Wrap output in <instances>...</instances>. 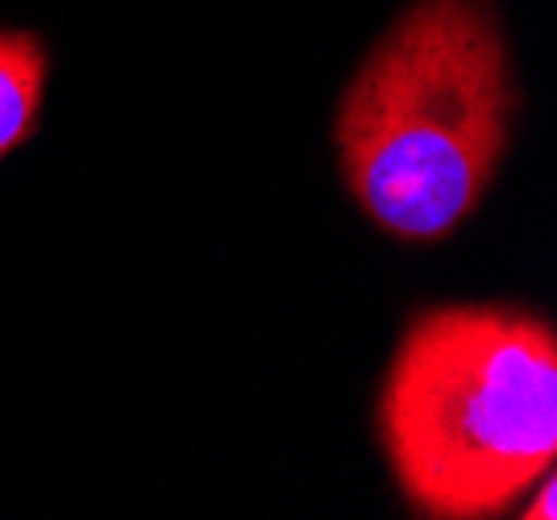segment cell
<instances>
[{
	"label": "cell",
	"instance_id": "obj_1",
	"mask_svg": "<svg viewBox=\"0 0 557 520\" xmlns=\"http://www.w3.org/2000/svg\"><path fill=\"white\" fill-rule=\"evenodd\" d=\"M511 113L508 47L487 0H417L337 113L354 200L404 242L454 234L508 150Z\"/></svg>",
	"mask_w": 557,
	"mask_h": 520
},
{
	"label": "cell",
	"instance_id": "obj_4",
	"mask_svg": "<svg viewBox=\"0 0 557 520\" xmlns=\"http://www.w3.org/2000/svg\"><path fill=\"white\" fill-rule=\"evenodd\" d=\"M524 517H536V520L554 517V479H549V474H541V499L529 504V512H524Z\"/></svg>",
	"mask_w": 557,
	"mask_h": 520
},
{
	"label": "cell",
	"instance_id": "obj_2",
	"mask_svg": "<svg viewBox=\"0 0 557 520\" xmlns=\"http://www.w3.org/2000/svg\"><path fill=\"white\" fill-rule=\"evenodd\" d=\"M404 496L429 517L504 512L557 454V342L511 308H437L408 330L379 400Z\"/></svg>",
	"mask_w": 557,
	"mask_h": 520
},
{
	"label": "cell",
	"instance_id": "obj_3",
	"mask_svg": "<svg viewBox=\"0 0 557 520\" xmlns=\"http://www.w3.org/2000/svg\"><path fill=\"white\" fill-rule=\"evenodd\" d=\"M47 47L34 34L0 29V159L25 146L42 117Z\"/></svg>",
	"mask_w": 557,
	"mask_h": 520
}]
</instances>
